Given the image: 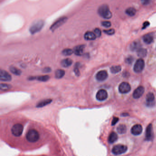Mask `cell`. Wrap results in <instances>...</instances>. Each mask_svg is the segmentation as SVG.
<instances>
[{
  "label": "cell",
  "mask_w": 156,
  "mask_h": 156,
  "mask_svg": "<svg viewBox=\"0 0 156 156\" xmlns=\"http://www.w3.org/2000/svg\"><path fill=\"white\" fill-rule=\"evenodd\" d=\"M104 33L105 34H107V35H114L115 34V30L114 29L104 30Z\"/></svg>",
  "instance_id": "cell-34"
},
{
  "label": "cell",
  "mask_w": 156,
  "mask_h": 156,
  "mask_svg": "<svg viewBox=\"0 0 156 156\" xmlns=\"http://www.w3.org/2000/svg\"><path fill=\"white\" fill-rule=\"evenodd\" d=\"M24 126L21 124H16L12 128L11 132L14 136L19 137L22 134Z\"/></svg>",
  "instance_id": "cell-5"
},
{
  "label": "cell",
  "mask_w": 156,
  "mask_h": 156,
  "mask_svg": "<svg viewBox=\"0 0 156 156\" xmlns=\"http://www.w3.org/2000/svg\"><path fill=\"white\" fill-rule=\"evenodd\" d=\"M119 118L117 117H115L113 119V121H112V125H115L119 121Z\"/></svg>",
  "instance_id": "cell-38"
},
{
  "label": "cell",
  "mask_w": 156,
  "mask_h": 156,
  "mask_svg": "<svg viewBox=\"0 0 156 156\" xmlns=\"http://www.w3.org/2000/svg\"><path fill=\"white\" fill-rule=\"evenodd\" d=\"M108 74L106 71L102 70L98 71L96 75V78L98 81H102L107 79Z\"/></svg>",
  "instance_id": "cell-14"
},
{
  "label": "cell",
  "mask_w": 156,
  "mask_h": 156,
  "mask_svg": "<svg viewBox=\"0 0 156 156\" xmlns=\"http://www.w3.org/2000/svg\"><path fill=\"white\" fill-rule=\"evenodd\" d=\"M73 53V50L71 49H66L62 52V54L64 56H69Z\"/></svg>",
  "instance_id": "cell-30"
},
{
  "label": "cell",
  "mask_w": 156,
  "mask_h": 156,
  "mask_svg": "<svg viewBox=\"0 0 156 156\" xmlns=\"http://www.w3.org/2000/svg\"><path fill=\"white\" fill-rule=\"evenodd\" d=\"M94 33L97 37H100L101 35V31L98 28H96L94 30Z\"/></svg>",
  "instance_id": "cell-33"
},
{
  "label": "cell",
  "mask_w": 156,
  "mask_h": 156,
  "mask_svg": "<svg viewBox=\"0 0 156 156\" xmlns=\"http://www.w3.org/2000/svg\"><path fill=\"white\" fill-rule=\"evenodd\" d=\"M121 70V67L120 66H113L111 68V71L113 74L119 73Z\"/></svg>",
  "instance_id": "cell-29"
},
{
  "label": "cell",
  "mask_w": 156,
  "mask_h": 156,
  "mask_svg": "<svg viewBox=\"0 0 156 156\" xmlns=\"http://www.w3.org/2000/svg\"><path fill=\"white\" fill-rule=\"evenodd\" d=\"M101 24L103 27L105 28H109L111 25V22L109 21H103L101 22Z\"/></svg>",
  "instance_id": "cell-35"
},
{
  "label": "cell",
  "mask_w": 156,
  "mask_h": 156,
  "mask_svg": "<svg viewBox=\"0 0 156 156\" xmlns=\"http://www.w3.org/2000/svg\"><path fill=\"white\" fill-rule=\"evenodd\" d=\"M11 85L7 84L1 83V84L0 86V89L3 91L8 90L9 89H11Z\"/></svg>",
  "instance_id": "cell-31"
},
{
  "label": "cell",
  "mask_w": 156,
  "mask_h": 156,
  "mask_svg": "<svg viewBox=\"0 0 156 156\" xmlns=\"http://www.w3.org/2000/svg\"><path fill=\"white\" fill-rule=\"evenodd\" d=\"M143 41L147 44H150L152 43L153 40V36L150 34H147L143 37Z\"/></svg>",
  "instance_id": "cell-19"
},
{
  "label": "cell",
  "mask_w": 156,
  "mask_h": 156,
  "mask_svg": "<svg viewBox=\"0 0 156 156\" xmlns=\"http://www.w3.org/2000/svg\"><path fill=\"white\" fill-rule=\"evenodd\" d=\"M52 100L51 99H45V100H43L38 103L36 107L38 108H41V107H44V106L52 103Z\"/></svg>",
  "instance_id": "cell-22"
},
{
  "label": "cell",
  "mask_w": 156,
  "mask_h": 156,
  "mask_svg": "<svg viewBox=\"0 0 156 156\" xmlns=\"http://www.w3.org/2000/svg\"><path fill=\"white\" fill-rule=\"evenodd\" d=\"M143 128L142 125L136 124L134 125L131 129V133L132 134L135 136L140 135L142 132Z\"/></svg>",
  "instance_id": "cell-15"
},
{
  "label": "cell",
  "mask_w": 156,
  "mask_h": 156,
  "mask_svg": "<svg viewBox=\"0 0 156 156\" xmlns=\"http://www.w3.org/2000/svg\"><path fill=\"white\" fill-rule=\"evenodd\" d=\"M35 79H37L39 81H48L49 80L50 77L48 75H43V76H39V77H35Z\"/></svg>",
  "instance_id": "cell-27"
},
{
  "label": "cell",
  "mask_w": 156,
  "mask_h": 156,
  "mask_svg": "<svg viewBox=\"0 0 156 156\" xmlns=\"http://www.w3.org/2000/svg\"><path fill=\"white\" fill-rule=\"evenodd\" d=\"M79 66H80V63L79 62L75 64V67H74V71L76 76H77V77L80 75V71L79 70Z\"/></svg>",
  "instance_id": "cell-32"
},
{
  "label": "cell",
  "mask_w": 156,
  "mask_h": 156,
  "mask_svg": "<svg viewBox=\"0 0 156 156\" xmlns=\"http://www.w3.org/2000/svg\"><path fill=\"white\" fill-rule=\"evenodd\" d=\"M134 60V59L132 57V56H130L129 57H127V58L125 60V61L126 63L128 64H130L133 62Z\"/></svg>",
  "instance_id": "cell-36"
},
{
  "label": "cell",
  "mask_w": 156,
  "mask_h": 156,
  "mask_svg": "<svg viewBox=\"0 0 156 156\" xmlns=\"http://www.w3.org/2000/svg\"><path fill=\"white\" fill-rule=\"evenodd\" d=\"M145 91V88L143 86H139L135 89L133 94V97L135 99H138L142 96Z\"/></svg>",
  "instance_id": "cell-13"
},
{
  "label": "cell",
  "mask_w": 156,
  "mask_h": 156,
  "mask_svg": "<svg viewBox=\"0 0 156 156\" xmlns=\"http://www.w3.org/2000/svg\"><path fill=\"white\" fill-rule=\"evenodd\" d=\"M11 75L6 71L1 70L0 72V80L3 81H10L12 80Z\"/></svg>",
  "instance_id": "cell-12"
},
{
  "label": "cell",
  "mask_w": 156,
  "mask_h": 156,
  "mask_svg": "<svg viewBox=\"0 0 156 156\" xmlns=\"http://www.w3.org/2000/svg\"><path fill=\"white\" fill-rule=\"evenodd\" d=\"M145 67V62L142 59H139L136 60L134 66V71L135 73H140L144 69Z\"/></svg>",
  "instance_id": "cell-7"
},
{
  "label": "cell",
  "mask_w": 156,
  "mask_h": 156,
  "mask_svg": "<svg viewBox=\"0 0 156 156\" xmlns=\"http://www.w3.org/2000/svg\"><path fill=\"white\" fill-rule=\"evenodd\" d=\"M73 63V61L70 58H66L65 59L63 60L61 62V65L62 67H69Z\"/></svg>",
  "instance_id": "cell-18"
},
{
  "label": "cell",
  "mask_w": 156,
  "mask_h": 156,
  "mask_svg": "<svg viewBox=\"0 0 156 156\" xmlns=\"http://www.w3.org/2000/svg\"><path fill=\"white\" fill-rule=\"evenodd\" d=\"M125 12L129 16H133L136 14V10L133 7H129L126 9Z\"/></svg>",
  "instance_id": "cell-28"
},
{
  "label": "cell",
  "mask_w": 156,
  "mask_h": 156,
  "mask_svg": "<svg viewBox=\"0 0 156 156\" xmlns=\"http://www.w3.org/2000/svg\"><path fill=\"white\" fill-rule=\"evenodd\" d=\"M127 147L126 146L124 145H115L112 148V152L113 154L115 155H121L123 154L127 151Z\"/></svg>",
  "instance_id": "cell-4"
},
{
  "label": "cell",
  "mask_w": 156,
  "mask_h": 156,
  "mask_svg": "<svg viewBox=\"0 0 156 156\" xmlns=\"http://www.w3.org/2000/svg\"><path fill=\"white\" fill-rule=\"evenodd\" d=\"M98 12L101 17L105 19H110L112 16L108 6L106 4H103L99 7Z\"/></svg>",
  "instance_id": "cell-1"
},
{
  "label": "cell",
  "mask_w": 156,
  "mask_h": 156,
  "mask_svg": "<svg viewBox=\"0 0 156 156\" xmlns=\"http://www.w3.org/2000/svg\"><path fill=\"white\" fill-rule=\"evenodd\" d=\"M51 71H52V69H51V68L49 67H45V68H43V73H50Z\"/></svg>",
  "instance_id": "cell-37"
},
{
  "label": "cell",
  "mask_w": 156,
  "mask_h": 156,
  "mask_svg": "<svg viewBox=\"0 0 156 156\" xmlns=\"http://www.w3.org/2000/svg\"><path fill=\"white\" fill-rule=\"evenodd\" d=\"M45 25V22L43 20H38L34 22L31 27L29 28V31L32 35L37 33L40 31L42 28H43Z\"/></svg>",
  "instance_id": "cell-2"
},
{
  "label": "cell",
  "mask_w": 156,
  "mask_h": 156,
  "mask_svg": "<svg viewBox=\"0 0 156 156\" xmlns=\"http://www.w3.org/2000/svg\"><path fill=\"white\" fill-rule=\"evenodd\" d=\"M140 43L138 41H134L130 45V49L132 51L138 50L140 47Z\"/></svg>",
  "instance_id": "cell-26"
},
{
  "label": "cell",
  "mask_w": 156,
  "mask_h": 156,
  "mask_svg": "<svg viewBox=\"0 0 156 156\" xmlns=\"http://www.w3.org/2000/svg\"><path fill=\"white\" fill-rule=\"evenodd\" d=\"M85 48L84 45H79L74 48L73 53L76 56H81L83 53V50Z\"/></svg>",
  "instance_id": "cell-16"
},
{
  "label": "cell",
  "mask_w": 156,
  "mask_h": 156,
  "mask_svg": "<svg viewBox=\"0 0 156 156\" xmlns=\"http://www.w3.org/2000/svg\"><path fill=\"white\" fill-rule=\"evenodd\" d=\"M137 55L140 58L145 57L147 55V50L144 48H140L137 50Z\"/></svg>",
  "instance_id": "cell-25"
},
{
  "label": "cell",
  "mask_w": 156,
  "mask_h": 156,
  "mask_svg": "<svg viewBox=\"0 0 156 156\" xmlns=\"http://www.w3.org/2000/svg\"><path fill=\"white\" fill-rule=\"evenodd\" d=\"M147 105L148 107H153L155 105V96L154 94L150 92L146 96Z\"/></svg>",
  "instance_id": "cell-11"
},
{
  "label": "cell",
  "mask_w": 156,
  "mask_h": 156,
  "mask_svg": "<svg viewBox=\"0 0 156 156\" xmlns=\"http://www.w3.org/2000/svg\"><path fill=\"white\" fill-rule=\"evenodd\" d=\"M117 131L119 134H125L127 131L126 125L124 124H120L117 127Z\"/></svg>",
  "instance_id": "cell-21"
},
{
  "label": "cell",
  "mask_w": 156,
  "mask_h": 156,
  "mask_svg": "<svg viewBox=\"0 0 156 156\" xmlns=\"http://www.w3.org/2000/svg\"><path fill=\"white\" fill-rule=\"evenodd\" d=\"M26 139L30 142H35L39 140V133L35 130H30L26 134Z\"/></svg>",
  "instance_id": "cell-3"
},
{
  "label": "cell",
  "mask_w": 156,
  "mask_h": 156,
  "mask_svg": "<svg viewBox=\"0 0 156 156\" xmlns=\"http://www.w3.org/2000/svg\"><path fill=\"white\" fill-rule=\"evenodd\" d=\"M65 73H66L65 71L63 70H57L55 73V77L57 79H60L65 76Z\"/></svg>",
  "instance_id": "cell-23"
},
{
  "label": "cell",
  "mask_w": 156,
  "mask_h": 156,
  "mask_svg": "<svg viewBox=\"0 0 156 156\" xmlns=\"http://www.w3.org/2000/svg\"><path fill=\"white\" fill-rule=\"evenodd\" d=\"M84 37L86 40H93L96 39L97 37L94 33L92 32L87 31L85 33Z\"/></svg>",
  "instance_id": "cell-17"
},
{
  "label": "cell",
  "mask_w": 156,
  "mask_h": 156,
  "mask_svg": "<svg viewBox=\"0 0 156 156\" xmlns=\"http://www.w3.org/2000/svg\"><path fill=\"white\" fill-rule=\"evenodd\" d=\"M119 90L121 94H127L131 90V87L128 83L123 82L119 85Z\"/></svg>",
  "instance_id": "cell-8"
},
{
  "label": "cell",
  "mask_w": 156,
  "mask_h": 156,
  "mask_svg": "<svg viewBox=\"0 0 156 156\" xmlns=\"http://www.w3.org/2000/svg\"><path fill=\"white\" fill-rule=\"evenodd\" d=\"M154 137V134L153 131V125L152 124H150L148 125L146 131V140L150 141L153 140Z\"/></svg>",
  "instance_id": "cell-10"
},
{
  "label": "cell",
  "mask_w": 156,
  "mask_h": 156,
  "mask_svg": "<svg viewBox=\"0 0 156 156\" xmlns=\"http://www.w3.org/2000/svg\"><path fill=\"white\" fill-rule=\"evenodd\" d=\"M117 139H118V135L115 132H112L111 133L109 136V142L110 143H113L116 142Z\"/></svg>",
  "instance_id": "cell-20"
},
{
  "label": "cell",
  "mask_w": 156,
  "mask_h": 156,
  "mask_svg": "<svg viewBox=\"0 0 156 156\" xmlns=\"http://www.w3.org/2000/svg\"><path fill=\"white\" fill-rule=\"evenodd\" d=\"M9 69L12 73L16 75V76H19L22 74L21 71L19 69H18L16 67H14V66H11L9 68Z\"/></svg>",
  "instance_id": "cell-24"
},
{
  "label": "cell",
  "mask_w": 156,
  "mask_h": 156,
  "mask_svg": "<svg viewBox=\"0 0 156 156\" xmlns=\"http://www.w3.org/2000/svg\"><path fill=\"white\" fill-rule=\"evenodd\" d=\"M108 96V93L106 90L104 89H100L97 92L96 98L98 100L103 101L107 99Z\"/></svg>",
  "instance_id": "cell-9"
},
{
  "label": "cell",
  "mask_w": 156,
  "mask_h": 156,
  "mask_svg": "<svg viewBox=\"0 0 156 156\" xmlns=\"http://www.w3.org/2000/svg\"><path fill=\"white\" fill-rule=\"evenodd\" d=\"M67 20V18L66 17H63L60 18L59 19L56 20L50 27V30L52 31H54L57 29V28L62 25L65 24Z\"/></svg>",
  "instance_id": "cell-6"
},
{
  "label": "cell",
  "mask_w": 156,
  "mask_h": 156,
  "mask_svg": "<svg viewBox=\"0 0 156 156\" xmlns=\"http://www.w3.org/2000/svg\"><path fill=\"white\" fill-rule=\"evenodd\" d=\"M149 24L150 23L149 22H144L143 24L142 29H145V28H146L147 27H148V26L149 25Z\"/></svg>",
  "instance_id": "cell-39"
}]
</instances>
